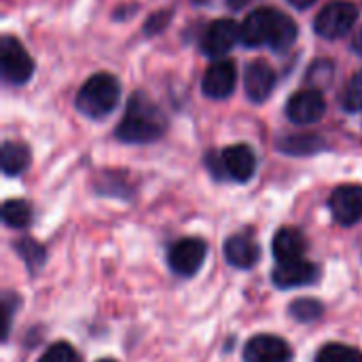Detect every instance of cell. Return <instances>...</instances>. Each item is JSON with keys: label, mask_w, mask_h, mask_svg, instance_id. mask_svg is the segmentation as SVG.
I'll use <instances>...</instances> for the list:
<instances>
[{"label": "cell", "mask_w": 362, "mask_h": 362, "mask_svg": "<svg viewBox=\"0 0 362 362\" xmlns=\"http://www.w3.org/2000/svg\"><path fill=\"white\" fill-rule=\"evenodd\" d=\"M297 38V23L278 8H257L242 23V42L246 47L269 45L276 51L288 49Z\"/></svg>", "instance_id": "1"}, {"label": "cell", "mask_w": 362, "mask_h": 362, "mask_svg": "<svg viewBox=\"0 0 362 362\" xmlns=\"http://www.w3.org/2000/svg\"><path fill=\"white\" fill-rule=\"evenodd\" d=\"M165 127L168 119L163 110L144 93H134L117 127V138L127 144H144L161 138L165 134Z\"/></svg>", "instance_id": "2"}, {"label": "cell", "mask_w": 362, "mask_h": 362, "mask_svg": "<svg viewBox=\"0 0 362 362\" xmlns=\"http://www.w3.org/2000/svg\"><path fill=\"white\" fill-rule=\"evenodd\" d=\"M119 93H121V87L112 74H106V72L93 74L78 89L76 108L85 117H91V119L106 117L108 112L115 110L119 102Z\"/></svg>", "instance_id": "3"}, {"label": "cell", "mask_w": 362, "mask_h": 362, "mask_svg": "<svg viewBox=\"0 0 362 362\" xmlns=\"http://www.w3.org/2000/svg\"><path fill=\"white\" fill-rule=\"evenodd\" d=\"M0 70L4 81L13 85H23L34 74V62L15 36L0 40Z\"/></svg>", "instance_id": "4"}, {"label": "cell", "mask_w": 362, "mask_h": 362, "mask_svg": "<svg viewBox=\"0 0 362 362\" xmlns=\"http://www.w3.org/2000/svg\"><path fill=\"white\" fill-rule=\"evenodd\" d=\"M356 19L358 8L352 2H331L316 15L314 30L322 38H339L354 28Z\"/></svg>", "instance_id": "5"}, {"label": "cell", "mask_w": 362, "mask_h": 362, "mask_svg": "<svg viewBox=\"0 0 362 362\" xmlns=\"http://www.w3.org/2000/svg\"><path fill=\"white\" fill-rule=\"evenodd\" d=\"M206 255H208V244L199 238H185V240H178L170 252H168V265L174 274L182 276V278H189V276H195L204 261H206Z\"/></svg>", "instance_id": "6"}, {"label": "cell", "mask_w": 362, "mask_h": 362, "mask_svg": "<svg viewBox=\"0 0 362 362\" xmlns=\"http://www.w3.org/2000/svg\"><path fill=\"white\" fill-rule=\"evenodd\" d=\"M242 38V25L233 19H216L212 21L202 36V51L208 57H223L233 49V45Z\"/></svg>", "instance_id": "7"}, {"label": "cell", "mask_w": 362, "mask_h": 362, "mask_svg": "<svg viewBox=\"0 0 362 362\" xmlns=\"http://www.w3.org/2000/svg\"><path fill=\"white\" fill-rule=\"evenodd\" d=\"M333 218L341 227H352L362 218V187L361 185H341L333 191L329 199Z\"/></svg>", "instance_id": "8"}, {"label": "cell", "mask_w": 362, "mask_h": 362, "mask_svg": "<svg viewBox=\"0 0 362 362\" xmlns=\"http://www.w3.org/2000/svg\"><path fill=\"white\" fill-rule=\"evenodd\" d=\"M327 112V100L318 89H303L297 91L286 106V115L293 123L297 125H308L316 123L325 117Z\"/></svg>", "instance_id": "9"}, {"label": "cell", "mask_w": 362, "mask_h": 362, "mask_svg": "<svg viewBox=\"0 0 362 362\" xmlns=\"http://www.w3.org/2000/svg\"><path fill=\"white\" fill-rule=\"evenodd\" d=\"M291 356V346L276 335H257L244 348L246 362H288Z\"/></svg>", "instance_id": "10"}, {"label": "cell", "mask_w": 362, "mask_h": 362, "mask_svg": "<svg viewBox=\"0 0 362 362\" xmlns=\"http://www.w3.org/2000/svg\"><path fill=\"white\" fill-rule=\"evenodd\" d=\"M235 78H238V74H235L233 62L218 59L206 70L204 81H202V91L212 100H225L233 93Z\"/></svg>", "instance_id": "11"}, {"label": "cell", "mask_w": 362, "mask_h": 362, "mask_svg": "<svg viewBox=\"0 0 362 362\" xmlns=\"http://www.w3.org/2000/svg\"><path fill=\"white\" fill-rule=\"evenodd\" d=\"M318 276H320L318 265L297 259L288 263H278V267L272 274V280L278 288H299L318 282Z\"/></svg>", "instance_id": "12"}, {"label": "cell", "mask_w": 362, "mask_h": 362, "mask_svg": "<svg viewBox=\"0 0 362 362\" xmlns=\"http://www.w3.org/2000/svg\"><path fill=\"white\" fill-rule=\"evenodd\" d=\"M221 165L229 178H233L238 182H248L257 172V157L250 146L235 144V146H227L223 151Z\"/></svg>", "instance_id": "13"}, {"label": "cell", "mask_w": 362, "mask_h": 362, "mask_svg": "<svg viewBox=\"0 0 362 362\" xmlns=\"http://www.w3.org/2000/svg\"><path fill=\"white\" fill-rule=\"evenodd\" d=\"M244 87H246V93L252 102H265L276 87L274 68L263 59L250 62L246 66V72H244Z\"/></svg>", "instance_id": "14"}, {"label": "cell", "mask_w": 362, "mask_h": 362, "mask_svg": "<svg viewBox=\"0 0 362 362\" xmlns=\"http://www.w3.org/2000/svg\"><path fill=\"white\" fill-rule=\"evenodd\" d=\"M259 246L248 235H231L225 244V259L231 267L238 269H250L259 261Z\"/></svg>", "instance_id": "15"}, {"label": "cell", "mask_w": 362, "mask_h": 362, "mask_svg": "<svg viewBox=\"0 0 362 362\" xmlns=\"http://www.w3.org/2000/svg\"><path fill=\"white\" fill-rule=\"evenodd\" d=\"M305 248H308V240L295 227H284L274 238V257L278 263H288V261L301 259Z\"/></svg>", "instance_id": "16"}, {"label": "cell", "mask_w": 362, "mask_h": 362, "mask_svg": "<svg viewBox=\"0 0 362 362\" xmlns=\"http://www.w3.org/2000/svg\"><path fill=\"white\" fill-rule=\"evenodd\" d=\"M30 165V148L21 142L2 144V172L6 176H17Z\"/></svg>", "instance_id": "17"}, {"label": "cell", "mask_w": 362, "mask_h": 362, "mask_svg": "<svg viewBox=\"0 0 362 362\" xmlns=\"http://www.w3.org/2000/svg\"><path fill=\"white\" fill-rule=\"evenodd\" d=\"M325 146V140L316 134H299V136H286L278 142V148L288 155H314Z\"/></svg>", "instance_id": "18"}, {"label": "cell", "mask_w": 362, "mask_h": 362, "mask_svg": "<svg viewBox=\"0 0 362 362\" xmlns=\"http://www.w3.org/2000/svg\"><path fill=\"white\" fill-rule=\"evenodd\" d=\"M2 221L4 225L13 227V229H23L30 225L32 221V210H30V204L23 202V199H8L4 206H2Z\"/></svg>", "instance_id": "19"}, {"label": "cell", "mask_w": 362, "mask_h": 362, "mask_svg": "<svg viewBox=\"0 0 362 362\" xmlns=\"http://www.w3.org/2000/svg\"><path fill=\"white\" fill-rule=\"evenodd\" d=\"M316 362H362V352L346 344H327L316 354Z\"/></svg>", "instance_id": "20"}, {"label": "cell", "mask_w": 362, "mask_h": 362, "mask_svg": "<svg viewBox=\"0 0 362 362\" xmlns=\"http://www.w3.org/2000/svg\"><path fill=\"white\" fill-rule=\"evenodd\" d=\"M288 312L299 322H312L322 316V303H318L316 299H297L291 303Z\"/></svg>", "instance_id": "21"}, {"label": "cell", "mask_w": 362, "mask_h": 362, "mask_svg": "<svg viewBox=\"0 0 362 362\" xmlns=\"http://www.w3.org/2000/svg\"><path fill=\"white\" fill-rule=\"evenodd\" d=\"M15 250L19 252V257L28 263L30 269H38L45 263V248L32 240H19Z\"/></svg>", "instance_id": "22"}, {"label": "cell", "mask_w": 362, "mask_h": 362, "mask_svg": "<svg viewBox=\"0 0 362 362\" xmlns=\"http://www.w3.org/2000/svg\"><path fill=\"white\" fill-rule=\"evenodd\" d=\"M341 104H344V108L348 112L362 110V70L350 78V83H348V87H346V91L341 95Z\"/></svg>", "instance_id": "23"}, {"label": "cell", "mask_w": 362, "mask_h": 362, "mask_svg": "<svg viewBox=\"0 0 362 362\" xmlns=\"http://www.w3.org/2000/svg\"><path fill=\"white\" fill-rule=\"evenodd\" d=\"M38 362H78V354H76V350H74L70 344L57 341V344H53V346L40 356V361Z\"/></svg>", "instance_id": "24"}, {"label": "cell", "mask_w": 362, "mask_h": 362, "mask_svg": "<svg viewBox=\"0 0 362 362\" xmlns=\"http://www.w3.org/2000/svg\"><path fill=\"white\" fill-rule=\"evenodd\" d=\"M168 15H170V13H157V15H153V17L146 21V32H148V34H157V32L168 23V19H170Z\"/></svg>", "instance_id": "25"}, {"label": "cell", "mask_w": 362, "mask_h": 362, "mask_svg": "<svg viewBox=\"0 0 362 362\" xmlns=\"http://www.w3.org/2000/svg\"><path fill=\"white\" fill-rule=\"evenodd\" d=\"M293 6H297V8H308V6H312L316 0H288Z\"/></svg>", "instance_id": "26"}, {"label": "cell", "mask_w": 362, "mask_h": 362, "mask_svg": "<svg viewBox=\"0 0 362 362\" xmlns=\"http://www.w3.org/2000/svg\"><path fill=\"white\" fill-rule=\"evenodd\" d=\"M354 51H358L362 55V28L358 30V34H356V38H354Z\"/></svg>", "instance_id": "27"}, {"label": "cell", "mask_w": 362, "mask_h": 362, "mask_svg": "<svg viewBox=\"0 0 362 362\" xmlns=\"http://www.w3.org/2000/svg\"><path fill=\"white\" fill-rule=\"evenodd\" d=\"M193 2H197V4H199V2H208V0H193Z\"/></svg>", "instance_id": "28"}, {"label": "cell", "mask_w": 362, "mask_h": 362, "mask_svg": "<svg viewBox=\"0 0 362 362\" xmlns=\"http://www.w3.org/2000/svg\"><path fill=\"white\" fill-rule=\"evenodd\" d=\"M98 362H115V361H108V358H106V361H98Z\"/></svg>", "instance_id": "29"}]
</instances>
